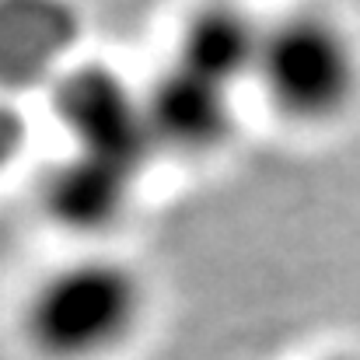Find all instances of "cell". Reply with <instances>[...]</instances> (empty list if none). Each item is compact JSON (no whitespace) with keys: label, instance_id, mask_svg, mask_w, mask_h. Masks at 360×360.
I'll list each match as a JSON object with an SVG mask.
<instances>
[{"label":"cell","instance_id":"ba28073f","mask_svg":"<svg viewBox=\"0 0 360 360\" xmlns=\"http://www.w3.org/2000/svg\"><path fill=\"white\" fill-rule=\"evenodd\" d=\"M319 360H360L357 354H329V357H319Z\"/></svg>","mask_w":360,"mask_h":360},{"label":"cell","instance_id":"7a4b0ae2","mask_svg":"<svg viewBox=\"0 0 360 360\" xmlns=\"http://www.w3.org/2000/svg\"><path fill=\"white\" fill-rule=\"evenodd\" d=\"M252 84L297 129H329L360 105V39L333 11L294 7L262 21Z\"/></svg>","mask_w":360,"mask_h":360},{"label":"cell","instance_id":"6da1fadb","mask_svg":"<svg viewBox=\"0 0 360 360\" xmlns=\"http://www.w3.org/2000/svg\"><path fill=\"white\" fill-rule=\"evenodd\" d=\"M150 311L143 269L109 248L49 266L21 301V340L39 360H109L126 350Z\"/></svg>","mask_w":360,"mask_h":360},{"label":"cell","instance_id":"277c9868","mask_svg":"<svg viewBox=\"0 0 360 360\" xmlns=\"http://www.w3.org/2000/svg\"><path fill=\"white\" fill-rule=\"evenodd\" d=\"M60 120L81 154L133 168L150 147L143 102L109 70H70L60 81Z\"/></svg>","mask_w":360,"mask_h":360},{"label":"cell","instance_id":"52a82bcc","mask_svg":"<svg viewBox=\"0 0 360 360\" xmlns=\"http://www.w3.org/2000/svg\"><path fill=\"white\" fill-rule=\"evenodd\" d=\"M14 147H18V120H14V112H7V109L0 105V161H4Z\"/></svg>","mask_w":360,"mask_h":360},{"label":"cell","instance_id":"3957f363","mask_svg":"<svg viewBox=\"0 0 360 360\" xmlns=\"http://www.w3.org/2000/svg\"><path fill=\"white\" fill-rule=\"evenodd\" d=\"M150 147L175 154H214L235 133V91L172 63L143 95Z\"/></svg>","mask_w":360,"mask_h":360},{"label":"cell","instance_id":"8992f818","mask_svg":"<svg viewBox=\"0 0 360 360\" xmlns=\"http://www.w3.org/2000/svg\"><path fill=\"white\" fill-rule=\"evenodd\" d=\"M129 175L126 165L77 150L49 175L42 200L67 231H105L129 203Z\"/></svg>","mask_w":360,"mask_h":360},{"label":"cell","instance_id":"5b68a950","mask_svg":"<svg viewBox=\"0 0 360 360\" xmlns=\"http://www.w3.org/2000/svg\"><path fill=\"white\" fill-rule=\"evenodd\" d=\"M262 21L235 0H207L182 25L175 63L235 91L241 81L252 84L259 56Z\"/></svg>","mask_w":360,"mask_h":360}]
</instances>
